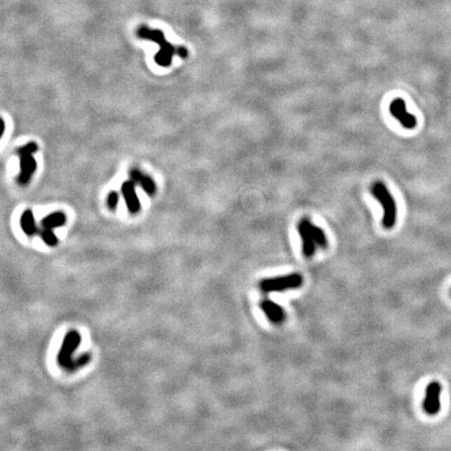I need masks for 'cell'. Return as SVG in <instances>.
I'll list each match as a JSON object with an SVG mask.
<instances>
[{
  "label": "cell",
  "mask_w": 451,
  "mask_h": 451,
  "mask_svg": "<svg viewBox=\"0 0 451 451\" xmlns=\"http://www.w3.org/2000/svg\"><path fill=\"white\" fill-rule=\"evenodd\" d=\"M137 36L141 39L152 40L160 46V51L155 56V62L159 66L168 67L171 64L172 57L174 55H178L183 59L188 56V52L185 47H174L172 44L165 40L163 31L161 30L151 29L142 25L137 30Z\"/></svg>",
  "instance_id": "obj_1"
},
{
  "label": "cell",
  "mask_w": 451,
  "mask_h": 451,
  "mask_svg": "<svg viewBox=\"0 0 451 451\" xmlns=\"http://www.w3.org/2000/svg\"><path fill=\"white\" fill-rule=\"evenodd\" d=\"M371 192L383 208L382 225L385 229H392L397 219V207L393 196L386 186L380 181L373 183Z\"/></svg>",
  "instance_id": "obj_2"
},
{
  "label": "cell",
  "mask_w": 451,
  "mask_h": 451,
  "mask_svg": "<svg viewBox=\"0 0 451 451\" xmlns=\"http://www.w3.org/2000/svg\"><path fill=\"white\" fill-rule=\"evenodd\" d=\"M38 146L36 142H29L25 146L17 150V154L20 157V173L18 175V183L25 186L31 179L37 169V162L34 158V154L37 153Z\"/></svg>",
  "instance_id": "obj_3"
},
{
  "label": "cell",
  "mask_w": 451,
  "mask_h": 451,
  "mask_svg": "<svg viewBox=\"0 0 451 451\" xmlns=\"http://www.w3.org/2000/svg\"><path fill=\"white\" fill-rule=\"evenodd\" d=\"M303 284V277L300 274H289L286 276L267 278L259 283V287L263 293L283 292L287 289H296Z\"/></svg>",
  "instance_id": "obj_4"
},
{
  "label": "cell",
  "mask_w": 451,
  "mask_h": 451,
  "mask_svg": "<svg viewBox=\"0 0 451 451\" xmlns=\"http://www.w3.org/2000/svg\"><path fill=\"white\" fill-rule=\"evenodd\" d=\"M80 344V335L77 331L71 330L69 331L65 337H64L63 344L58 354V364L63 368L67 369L70 363L72 362V355L75 350L78 348Z\"/></svg>",
  "instance_id": "obj_5"
},
{
  "label": "cell",
  "mask_w": 451,
  "mask_h": 451,
  "mask_svg": "<svg viewBox=\"0 0 451 451\" xmlns=\"http://www.w3.org/2000/svg\"><path fill=\"white\" fill-rule=\"evenodd\" d=\"M441 391L442 386L439 381H431L427 385L425 391V399L423 401V409L426 414L433 416L440 412Z\"/></svg>",
  "instance_id": "obj_6"
},
{
  "label": "cell",
  "mask_w": 451,
  "mask_h": 451,
  "mask_svg": "<svg viewBox=\"0 0 451 451\" xmlns=\"http://www.w3.org/2000/svg\"><path fill=\"white\" fill-rule=\"evenodd\" d=\"M391 114L405 128H414L417 125L416 117L408 112L405 102L402 99H395L390 105Z\"/></svg>",
  "instance_id": "obj_7"
},
{
  "label": "cell",
  "mask_w": 451,
  "mask_h": 451,
  "mask_svg": "<svg viewBox=\"0 0 451 451\" xmlns=\"http://www.w3.org/2000/svg\"><path fill=\"white\" fill-rule=\"evenodd\" d=\"M298 232L302 239L303 254L306 258H310L315 253L317 245L310 231V220L308 218H303L299 221Z\"/></svg>",
  "instance_id": "obj_8"
},
{
  "label": "cell",
  "mask_w": 451,
  "mask_h": 451,
  "mask_svg": "<svg viewBox=\"0 0 451 451\" xmlns=\"http://www.w3.org/2000/svg\"><path fill=\"white\" fill-rule=\"evenodd\" d=\"M260 308L268 319L270 323L279 325L285 321V311L281 306L272 300L263 299L260 302Z\"/></svg>",
  "instance_id": "obj_9"
},
{
  "label": "cell",
  "mask_w": 451,
  "mask_h": 451,
  "mask_svg": "<svg viewBox=\"0 0 451 451\" xmlns=\"http://www.w3.org/2000/svg\"><path fill=\"white\" fill-rule=\"evenodd\" d=\"M121 193L124 198L128 211L135 214L140 210V202L135 191V182L126 181L121 186Z\"/></svg>",
  "instance_id": "obj_10"
},
{
  "label": "cell",
  "mask_w": 451,
  "mask_h": 451,
  "mask_svg": "<svg viewBox=\"0 0 451 451\" xmlns=\"http://www.w3.org/2000/svg\"><path fill=\"white\" fill-rule=\"evenodd\" d=\"M130 175L131 179L133 182L139 184L143 190L146 191L149 196H154L155 192L157 190L156 184L154 182V180L151 178V176L142 173L140 170L138 169H132L130 171Z\"/></svg>",
  "instance_id": "obj_11"
},
{
  "label": "cell",
  "mask_w": 451,
  "mask_h": 451,
  "mask_svg": "<svg viewBox=\"0 0 451 451\" xmlns=\"http://www.w3.org/2000/svg\"><path fill=\"white\" fill-rule=\"evenodd\" d=\"M20 224H21V229L22 231L27 235V236H33L35 234H37L39 232V229L36 224L35 221V216L34 213L29 209L25 210L20 218Z\"/></svg>",
  "instance_id": "obj_12"
},
{
  "label": "cell",
  "mask_w": 451,
  "mask_h": 451,
  "mask_svg": "<svg viewBox=\"0 0 451 451\" xmlns=\"http://www.w3.org/2000/svg\"><path fill=\"white\" fill-rule=\"evenodd\" d=\"M66 222V215L63 212H54L52 214H48L45 216L42 221L41 225L42 228H48V229H55L62 227Z\"/></svg>",
  "instance_id": "obj_13"
},
{
  "label": "cell",
  "mask_w": 451,
  "mask_h": 451,
  "mask_svg": "<svg viewBox=\"0 0 451 451\" xmlns=\"http://www.w3.org/2000/svg\"><path fill=\"white\" fill-rule=\"evenodd\" d=\"M310 231H311V234H312V237H313V240H314L317 247L322 248V249L327 248L328 240H327V237H326L324 231L322 230L320 227H318V225L313 224L311 221H310Z\"/></svg>",
  "instance_id": "obj_14"
},
{
  "label": "cell",
  "mask_w": 451,
  "mask_h": 451,
  "mask_svg": "<svg viewBox=\"0 0 451 451\" xmlns=\"http://www.w3.org/2000/svg\"><path fill=\"white\" fill-rule=\"evenodd\" d=\"M39 235L42 238V240L44 243L50 246V247H55L58 245V238L54 233L53 229H48V228H42L41 230H39Z\"/></svg>",
  "instance_id": "obj_15"
},
{
  "label": "cell",
  "mask_w": 451,
  "mask_h": 451,
  "mask_svg": "<svg viewBox=\"0 0 451 451\" xmlns=\"http://www.w3.org/2000/svg\"><path fill=\"white\" fill-rule=\"evenodd\" d=\"M90 359H91V356L89 353L83 354V355H80L78 358L72 359V362L70 363V365L68 366V368L66 370L68 372H74L75 370L86 366L90 362Z\"/></svg>",
  "instance_id": "obj_16"
},
{
  "label": "cell",
  "mask_w": 451,
  "mask_h": 451,
  "mask_svg": "<svg viewBox=\"0 0 451 451\" xmlns=\"http://www.w3.org/2000/svg\"><path fill=\"white\" fill-rule=\"evenodd\" d=\"M118 202H119V196H118V193H117L116 191H111V192L109 193L108 198H107V204H108V207H109L110 209H112V210H115L116 207H117V205H118Z\"/></svg>",
  "instance_id": "obj_17"
},
{
  "label": "cell",
  "mask_w": 451,
  "mask_h": 451,
  "mask_svg": "<svg viewBox=\"0 0 451 451\" xmlns=\"http://www.w3.org/2000/svg\"><path fill=\"white\" fill-rule=\"evenodd\" d=\"M5 130H6V123H5L3 118H0V138L3 137V135L5 133Z\"/></svg>",
  "instance_id": "obj_18"
}]
</instances>
